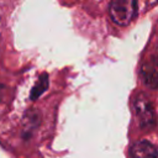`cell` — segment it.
<instances>
[{"instance_id": "obj_1", "label": "cell", "mask_w": 158, "mask_h": 158, "mask_svg": "<svg viewBox=\"0 0 158 158\" xmlns=\"http://www.w3.org/2000/svg\"><path fill=\"white\" fill-rule=\"evenodd\" d=\"M137 10L133 0H115L109 6L110 17L118 26H127L137 16Z\"/></svg>"}, {"instance_id": "obj_5", "label": "cell", "mask_w": 158, "mask_h": 158, "mask_svg": "<svg viewBox=\"0 0 158 158\" xmlns=\"http://www.w3.org/2000/svg\"><path fill=\"white\" fill-rule=\"evenodd\" d=\"M47 85H48L47 75H46V74H43V75H42V78H40V79H38V81H37V84L35 85V88H33V90H32V94H31V98L35 100L38 95H41V94L46 90Z\"/></svg>"}, {"instance_id": "obj_4", "label": "cell", "mask_w": 158, "mask_h": 158, "mask_svg": "<svg viewBox=\"0 0 158 158\" xmlns=\"http://www.w3.org/2000/svg\"><path fill=\"white\" fill-rule=\"evenodd\" d=\"M142 78L146 85L158 88V57H153L142 67Z\"/></svg>"}, {"instance_id": "obj_3", "label": "cell", "mask_w": 158, "mask_h": 158, "mask_svg": "<svg viewBox=\"0 0 158 158\" xmlns=\"http://www.w3.org/2000/svg\"><path fill=\"white\" fill-rule=\"evenodd\" d=\"M132 158H158L157 148L148 141H137L130 149Z\"/></svg>"}, {"instance_id": "obj_6", "label": "cell", "mask_w": 158, "mask_h": 158, "mask_svg": "<svg viewBox=\"0 0 158 158\" xmlns=\"http://www.w3.org/2000/svg\"><path fill=\"white\" fill-rule=\"evenodd\" d=\"M2 89H4V86H1V85H0V98H1V93H2Z\"/></svg>"}, {"instance_id": "obj_2", "label": "cell", "mask_w": 158, "mask_h": 158, "mask_svg": "<svg viewBox=\"0 0 158 158\" xmlns=\"http://www.w3.org/2000/svg\"><path fill=\"white\" fill-rule=\"evenodd\" d=\"M135 112L138 120V123L142 128L149 130L156 126V114L153 106L144 95H138L133 104Z\"/></svg>"}]
</instances>
